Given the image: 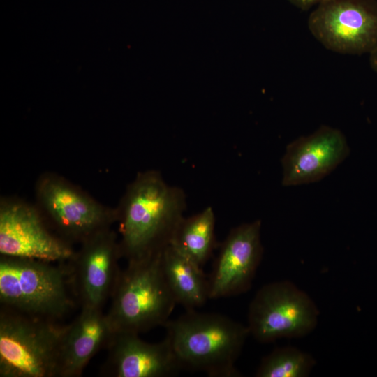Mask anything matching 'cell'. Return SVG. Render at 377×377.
I'll return each mask as SVG.
<instances>
[{
  "label": "cell",
  "instance_id": "6da1fadb",
  "mask_svg": "<svg viewBox=\"0 0 377 377\" xmlns=\"http://www.w3.org/2000/svg\"><path fill=\"white\" fill-rule=\"evenodd\" d=\"M186 207L182 188L169 185L158 170L139 172L116 207L121 257L129 261L161 253Z\"/></svg>",
  "mask_w": 377,
  "mask_h": 377
},
{
  "label": "cell",
  "instance_id": "7a4b0ae2",
  "mask_svg": "<svg viewBox=\"0 0 377 377\" xmlns=\"http://www.w3.org/2000/svg\"><path fill=\"white\" fill-rule=\"evenodd\" d=\"M182 368L204 372L211 377H237L235 367L246 338L244 325L226 316L186 310L163 326Z\"/></svg>",
  "mask_w": 377,
  "mask_h": 377
},
{
  "label": "cell",
  "instance_id": "3957f363",
  "mask_svg": "<svg viewBox=\"0 0 377 377\" xmlns=\"http://www.w3.org/2000/svg\"><path fill=\"white\" fill-rule=\"evenodd\" d=\"M1 306L59 322L77 302L67 262L0 258Z\"/></svg>",
  "mask_w": 377,
  "mask_h": 377
},
{
  "label": "cell",
  "instance_id": "277c9868",
  "mask_svg": "<svg viewBox=\"0 0 377 377\" xmlns=\"http://www.w3.org/2000/svg\"><path fill=\"white\" fill-rule=\"evenodd\" d=\"M163 251L127 261L121 269L106 313L114 332L140 334L170 320L177 302L163 273Z\"/></svg>",
  "mask_w": 377,
  "mask_h": 377
},
{
  "label": "cell",
  "instance_id": "5b68a950",
  "mask_svg": "<svg viewBox=\"0 0 377 377\" xmlns=\"http://www.w3.org/2000/svg\"><path fill=\"white\" fill-rule=\"evenodd\" d=\"M66 325L1 306L0 376L58 377Z\"/></svg>",
  "mask_w": 377,
  "mask_h": 377
},
{
  "label": "cell",
  "instance_id": "8992f818",
  "mask_svg": "<svg viewBox=\"0 0 377 377\" xmlns=\"http://www.w3.org/2000/svg\"><path fill=\"white\" fill-rule=\"evenodd\" d=\"M35 195L50 228L71 244H80L117 223L116 207L103 205L58 174L43 173L36 181Z\"/></svg>",
  "mask_w": 377,
  "mask_h": 377
},
{
  "label": "cell",
  "instance_id": "52a82bcc",
  "mask_svg": "<svg viewBox=\"0 0 377 377\" xmlns=\"http://www.w3.org/2000/svg\"><path fill=\"white\" fill-rule=\"evenodd\" d=\"M319 311L312 299L288 281L262 286L251 300L247 327L260 343L281 338H297L311 333L318 324Z\"/></svg>",
  "mask_w": 377,
  "mask_h": 377
},
{
  "label": "cell",
  "instance_id": "ba28073f",
  "mask_svg": "<svg viewBox=\"0 0 377 377\" xmlns=\"http://www.w3.org/2000/svg\"><path fill=\"white\" fill-rule=\"evenodd\" d=\"M307 24L313 37L332 52L369 54L377 48L376 0H325Z\"/></svg>",
  "mask_w": 377,
  "mask_h": 377
},
{
  "label": "cell",
  "instance_id": "9c48e42d",
  "mask_svg": "<svg viewBox=\"0 0 377 377\" xmlns=\"http://www.w3.org/2000/svg\"><path fill=\"white\" fill-rule=\"evenodd\" d=\"M0 253L61 263L71 260L75 250L50 228L36 205L3 196L0 200Z\"/></svg>",
  "mask_w": 377,
  "mask_h": 377
},
{
  "label": "cell",
  "instance_id": "30bf717a",
  "mask_svg": "<svg viewBox=\"0 0 377 377\" xmlns=\"http://www.w3.org/2000/svg\"><path fill=\"white\" fill-rule=\"evenodd\" d=\"M120 258L118 234L112 228L80 244L69 263L74 291L81 307L103 308L121 272Z\"/></svg>",
  "mask_w": 377,
  "mask_h": 377
},
{
  "label": "cell",
  "instance_id": "8fae6325",
  "mask_svg": "<svg viewBox=\"0 0 377 377\" xmlns=\"http://www.w3.org/2000/svg\"><path fill=\"white\" fill-rule=\"evenodd\" d=\"M260 230V220L242 223L219 246L208 279L209 299L237 295L251 288L263 256Z\"/></svg>",
  "mask_w": 377,
  "mask_h": 377
},
{
  "label": "cell",
  "instance_id": "7c38bea8",
  "mask_svg": "<svg viewBox=\"0 0 377 377\" xmlns=\"http://www.w3.org/2000/svg\"><path fill=\"white\" fill-rule=\"evenodd\" d=\"M349 152L346 138L340 130L321 126L313 133L287 145L281 158L282 185L293 186L318 182L335 169Z\"/></svg>",
  "mask_w": 377,
  "mask_h": 377
},
{
  "label": "cell",
  "instance_id": "4fadbf2b",
  "mask_svg": "<svg viewBox=\"0 0 377 377\" xmlns=\"http://www.w3.org/2000/svg\"><path fill=\"white\" fill-rule=\"evenodd\" d=\"M133 332H115L107 348L101 374L110 377H168L182 367L165 338L155 343L146 342Z\"/></svg>",
  "mask_w": 377,
  "mask_h": 377
},
{
  "label": "cell",
  "instance_id": "5bb4252c",
  "mask_svg": "<svg viewBox=\"0 0 377 377\" xmlns=\"http://www.w3.org/2000/svg\"><path fill=\"white\" fill-rule=\"evenodd\" d=\"M115 332L103 309L81 307L63 336L58 377H77L91 359L108 348Z\"/></svg>",
  "mask_w": 377,
  "mask_h": 377
},
{
  "label": "cell",
  "instance_id": "9a60e30c",
  "mask_svg": "<svg viewBox=\"0 0 377 377\" xmlns=\"http://www.w3.org/2000/svg\"><path fill=\"white\" fill-rule=\"evenodd\" d=\"M162 267L168 285L177 302L186 310L203 306L209 299V281L202 268L170 244L162 253Z\"/></svg>",
  "mask_w": 377,
  "mask_h": 377
},
{
  "label": "cell",
  "instance_id": "2e32d148",
  "mask_svg": "<svg viewBox=\"0 0 377 377\" xmlns=\"http://www.w3.org/2000/svg\"><path fill=\"white\" fill-rule=\"evenodd\" d=\"M215 224V214L211 207L188 217L184 216L175 230L170 244L202 268L218 246Z\"/></svg>",
  "mask_w": 377,
  "mask_h": 377
},
{
  "label": "cell",
  "instance_id": "e0dca14e",
  "mask_svg": "<svg viewBox=\"0 0 377 377\" xmlns=\"http://www.w3.org/2000/svg\"><path fill=\"white\" fill-rule=\"evenodd\" d=\"M315 364V360L308 353L292 346L279 347L262 359L255 376L306 377Z\"/></svg>",
  "mask_w": 377,
  "mask_h": 377
},
{
  "label": "cell",
  "instance_id": "ac0fdd59",
  "mask_svg": "<svg viewBox=\"0 0 377 377\" xmlns=\"http://www.w3.org/2000/svg\"><path fill=\"white\" fill-rule=\"evenodd\" d=\"M294 6L302 10L310 9L313 6H317L325 0H287Z\"/></svg>",
  "mask_w": 377,
  "mask_h": 377
},
{
  "label": "cell",
  "instance_id": "d6986e66",
  "mask_svg": "<svg viewBox=\"0 0 377 377\" xmlns=\"http://www.w3.org/2000/svg\"><path fill=\"white\" fill-rule=\"evenodd\" d=\"M369 65L377 73V48L369 54Z\"/></svg>",
  "mask_w": 377,
  "mask_h": 377
}]
</instances>
